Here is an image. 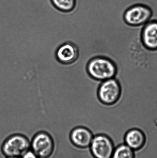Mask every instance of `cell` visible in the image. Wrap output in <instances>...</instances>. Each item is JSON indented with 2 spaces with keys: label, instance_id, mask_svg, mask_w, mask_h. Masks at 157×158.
<instances>
[{
  "label": "cell",
  "instance_id": "14",
  "mask_svg": "<svg viewBox=\"0 0 157 158\" xmlns=\"http://www.w3.org/2000/svg\"><path fill=\"white\" fill-rule=\"evenodd\" d=\"M6 158H22L21 157H6Z\"/></svg>",
  "mask_w": 157,
  "mask_h": 158
},
{
  "label": "cell",
  "instance_id": "3",
  "mask_svg": "<svg viewBox=\"0 0 157 158\" xmlns=\"http://www.w3.org/2000/svg\"><path fill=\"white\" fill-rule=\"evenodd\" d=\"M124 21L130 26L139 27L144 26L153 19V12L148 6L136 4L130 6L124 12Z\"/></svg>",
  "mask_w": 157,
  "mask_h": 158
},
{
  "label": "cell",
  "instance_id": "13",
  "mask_svg": "<svg viewBox=\"0 0 157 158\" xmlns=\"http://www.w3.org/2000/svg\"><path fill=\"white\" fill-rule=\"evenodd\" d=\"M22 158H39L37 155L31 149L26 152L21 157Z\"/></svg>",
  "mask_w": 157,
  "mask_h": 158
},
{
  "label": "cell",
  "instance_id": "11",
  "mask_svg": "<svg viewBox=\"0 0 157 158\" xmlns=\"http://www.w3.org/2000/svg\"><path fill=\"white\" fill-rule=\"evenodd\" d=\"M111 158H134V151L126 144H122L115 148Z\"/></svg>",
  "mask_w": 157,
  "mask_h": 158
},
{
  "label": "cell",
  "instance_id": "1",
  "mask_svg": "<svg viewBox=\"0 0 157 158\" xmlns=\"http://www.w3.org/2000/svg\"><path fill=\"white\" fill-rule=\"evenodd\" d=\"M86 70L90 77L100 81L115 78L117 73L115 63L103 56L91 58L87 64Z\"/></svg>",
  "mask_w": 157,
  "mask_h": 158
},
{
  "label": "cell",
  "instance_id": "9",
  "mask_svg": "<svg viewBox=\"0 0 157 158\" xmlns=\"http://www.w3.org/2000/svg\"><path fill=\"white\" fill-rule=\"evenodd\" d=\"M56 55L59 62L65 64H69L77 60L79 56V51L74 44L67 43L57 49Z\"/></svg>",
  "mask_w": 157,
  "mask_h": 158
},
{
  "label": "cell",
  "instance_id": "5",
  "mask_svg": "<svg viewBox=\"0 0 157 158\" xmlns=\"http://www.w3.org/2000/svg\"><path fill=\"white\" fill-rule=\"evenodd\" d=\"M54 147L52 137L45 131L36 133L30 142V149L39 158L50 157L54 152Z\"/></svg>",
  "mask_w": 157,
  "mask_h": 158
},
{
  "label": "cell",
  "instance_id": "6",
  "mask_svg": "<svg viewBox=\"0 0 157 158\" xmlns=\"http://www.w3.org/2000/svg\"><path fill=\"white\" fill-rule=\"evenodd\" d=\"M89 148L95 158H111L115 148L109 137L99 134L94 135Z\"/></svg>",
  "mask_w": 157,
  "mask_h": 158
},
{
  "label": "cell",
  "instance_id": "4",
  "mask_svg": "<svg viewBox=\"0 0 157 158\" xmlns=\"http://www.w3.org/2000/svg\"><path fill=\"white\" fill-rule=\"evenodd\" d=\"M121 94V86L115 78L102 81L97 90L98 98L104 105H112L118 101Z\"/></svg>",
  "mask_w": 157,
  "mask_h": 158
},
{
  "label": "cell",
  "instance_id": "7",
  "mask_svg": "<svg viewBox=\"0 0 157 158\" xmlns=\"http://www.w3.org/2000/svg\"><path fill=\"white\" fill-rule=\"evenodd\" d=\"M91 131L86 127H76L71 131L70 139L74 146L81 149H88L94 137Z\"/></svg>",
  "mask_w": 157,
  "mask_h": 158
},
{
  "label": "cell",
  "instance_id": "12",
  "mask_svg": "<svg viewBox=\"0 0 157 158\" xmlns=\"http://www.w3.org/2000/svg\"><path fill=\"white\" fill-rule=\"evenodd\" d=\"M53 6L60 11L70 12L74 8L76 0H51Z\"/></svg>",
  "mask_w": 157,
  "mask_h": 158
},
{
  "label": "cell",
  "instance_id": "10",
  "mask_svg": "<svg viewBox=\"0 0 157 158\" xmlns=\"http://www.w3.org/2000/svg\"><path fill=\"white\" fill-rule=\"evenodd\" d=\"M145 137L143 133L137 129L129 130L124 137V143L133 150H138L143 146Z\"/></svg>",
  "mask_w": 157,
  "mask_h": 158
},
{
  "label": "cell",
  "instance_id": "8",
  "mask_svg": "<svg viewBox=\"0 0 157 158\" xmlns=\"http://www.w3.org/2000/svg\"><path fill=\"white\" fill-rule=\"evenodd\" d=\"M141 40L148 50H157V20H150L144 25L141 32Z\"/></svg>",
  "mask_w": 157,
  "mask_h": 158
},
{
  "label": "cell",
  "instance_id": "2",
  "mask_svg": "<svg viewBox=\"0 0 157 158\" xmlns=\"http://www.w3.org/2000/svg\"><path fill=\"white\" fill-rule=\"evenodd\" d=\"M30 142L25 135L19 134L12 135L3 143L1 151L6 157H22L30 149Z\"/></svg>",
  "mask_w": 157,
  "mask_h": 158
}]
</instances>
